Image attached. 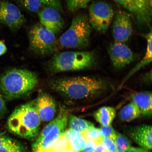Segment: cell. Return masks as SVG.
<instances>
[{
	"label": "cell",
	"instance_id": "1",
	"mask_svg": "<svg viewBox=\"0 0 152 152\" xmlns=\"http://www.w3.org/2000/svg\"><path fill=\"white\" fill-rule=\"evenodd\" d=\"M49 84L53 91L75 100L92 97L104 92L107 87L104 80L88 77L57 79Z\"/></svg>",
	"mask_w": 152,
	"mask_h": 152
},
{
	"label": "cell",
	"instance_id": "2",
	"mask_svg": "<svg viewBox=\"0 0 152 152\" xmlns=\"http://www.w3.org/2000/svg\"><path fill=\"white\" fill-rule=\"evenodd\" d=\"M38 83L34 72L14 68L7 70L0 76V93L5 100L22 97L30 94Z\"/></svg>",
	"mask_w": 152,
	"mask_h": 152
},
{
	"label": "cell",
	"instance_id": "3",
	"mask_svg": "<svg viewBox=\"0 0 152 152\" xmlns=\"http://www.w3.org/2000/svg\"><path fill=\"white\" fill-rule=\"evenodd\" d=\"M41 121L34 100L17 107L7 120V126L13 134L31 139L37 135Z\"/></svg>",
	"mask_w": 152,
	"mask_h": 152
},
{
	"label": "cell",
	"instance_id": "4",
	"mask_svg": "<svg viewBox=\"0 0 152 152\" xmlns=\"http://www.w3.org/2000/svg\"><path fill=\"white\" fill-rule=\"evenodd\" d=\"M96 62L93 53L88 52H66L55 56L48 64V68L54 73L77 71L92 66Z\"/></svg>",
	"mask_w": 152,
	"mask_h": 152
},
{
	"label": "cell",
	"instance_id": "5",
	"mask_svg": "<svg viewBox=\"0 0 152 152\" xmlns=\"http://www.w3.org/2000/svg\"><path fill=\"white\" fill-rule=\"evenodd\" d=\"M91 32L92 27L87 17L77 15L74 17L69 28L61 36L58 44L64 48H83L89 44Z\"/></svg>",
	"mask_w": 152,
	"mask_h": 152
},
{
	"label": "cell",
	"instance_id": "6",
	"mask_svg": "<svg viewBox=\"0 0 152 152\" xmlns=\"http://www.w3.org/2000/svg\"><path fill=\"white\" fill-rule=\"evenodd\" d=\"M68 119V113L61 107L57 116L49 123L39 134L32 146L33 152H45L50 148L63 133L65 132Z\"/></svg>",
	"mask_w": 152,
	"mask_h": 152
},
{
	"label": "cell",
	"instance_id": "7",
	"mask_svg": "<svg viewBox=\"0 0 152 152\" xmlns=\"http://www.w3.org/2000/svg\"><path fill=\"white\" fill-rule=\"evenodd\" d=\"M28 35L30 48L36 54L45 56L54 53L58 48L55 34L40 23L32 26Z\"/></svg>",
	"mask_w": 152,
	"mask_h": 152
},
{
	"label": "cell",
	"instance_id": "8",
	"mask_svg": "<svg viewBox=\"0 0 152 152\" xmlns=\"http://www.w3.org/2000/svg\"><path fill=\"white\" fill-rule=\"evenodd\" d=\"M88 12V21L91 27L100 33H105L113 18L111 6L103 1H95L89 7Z\"/></svg>",
	"mask_w": 152,
	"mask_h": 152
},
{
	"label": "cell",
	"instance_id": "9",
	"mask_svg": "<svg viewBox=\"0 0 152 152\" xmlns=\"http://www.w3.org/2000/svg\"><path fill=\"white\" fill-rule=\"evenodd\" d=\"M25 22V18L16 5L5 0L0 2V23L15 31Z\"/></svg>",
	"mask_w": 152,
	"mask_h": 152
},
{
	"label": "cell",
	"instance_id": "10",
	"mask_svg": "<svg viewBox=\"0 0 152 152\" xmlns=\"http://www.w3.org/2000/svg\"><path fill=\"white\" fill-rule=\"evenodd\" d=\"M132 21L129 15L124 11H118L114 18L113 27L115 42H126L132 35Z\"/></svg>",
	"mask_w": 152,
	"mask_h": 152
},
{
	"label": "cell",
	"instance_id": "11",
	"mask_svg": "<svg viewBox=\"0 0 152 152\" xmlns=\"http://www.w3.org/2000/svg\"><path fill=\"white\" fill-rule=\"evenodd\" d=\"M108 51L114 66L117 69H122L134 60V55L132 50L124 43L112 44Z\"/></svg>",
	"mask_w": 152,
	"mask_h": 152
},
{
	"label": "cell",
	"instance_id": "12",
	"mask_svg": "<svg viewBox=\"0 0 152 152\" xmlns=\"http://www.w3.org/2000/svg\"><path fill=\"white\" fill-rule=\"evenodd\" d=\"M40 24L56 35L61 31L64 21L60 12L53 7H47L39 12Z\"/></svg>",
	"mask_w": 152,
	"mask_h": 152
},
{
	"label": "cell",
	"instance_id": "13",
	"mask_svg": "<svg viewBox=\"0 0 152 152\" xmlns=\"http://www.w3.org/2000/svg\"><path fill=\"white\" fill-rule=\"evenodd\" d=\"M36 108L41 120L47 122L54 118L56 104L50 95L45 93L40 94L36 100Z\"/></svg>",
	"mask_w": 152,
	"mask_h": 152
},
{
	"label": "cell",
	"instance_id": "14",
	"mask_svg": "<svg viewBox=\"0 0 152 152\" xmlns=\"http://www.w3.org/2000/svg\"><path fill=\"white\" fill-rule=\"evenodd\" d=\"M130 137L141 148L148 150L152 149V127L142 125L133 127L128 132Z\"/></svg>",
	"mask_w": 152,
	"mask_h": 152
},
{
	"label": "cell",
	"instance_id": "15",
	"mask_svg": "<svg viewBox=\"0 0 152 152\" xmlns=\"http://www.w3.org/2000/svg\"><path fill=\"white\" fill-rule=\"evenodd\" d=\"M132 102L139 109L144 115H152V94L149 92L134 93L131 96Z\"/></svg>",
	"mask_w": 152,
	"mask_h": 152
},
{
	"label": "cell",
	"instance_id": "16",
	"mask_svg": "<svg viewBox=\"0 0 152 152\" xmlns=\"http://www.w3.org/2000/svg\"><path fill=\"white\" fill-rule=\"evenodd\" d=\"M152 31L151 30L149 33L146 35L145 37L147 41V50L144 58L139 63L137 64L133 68L132 70L129 72V73L125 77L124 80L123 81H126L134 74L136 73L140 69L144 66L148 65L152 61Z\"/></svg>",
	"mask_w": 152,
	"mask_h": 152
},
{
	"label": "cell",
	"instance_id": "17",
	"mask_svg": "<svg viewBox=\"0 0 152 152\" xmlns=\"http://www.w3.org/2000/svg\"><path fill=\"white\" fill-rule=\"evenodd\" d=\"M116 113L115 108L110 106H104L99 108L93 115L94 118L102 126H110Z\"/></svg>",
	"mask_w": 152,
	"mask_h": 152
},
{
	"label": "cell",
	"instance_id": "18",
	"mask_svg": "<svg viewBox=\"0 0 152 152\" xmlns=\"http://www.w3.org/2000/svg\"><path fill=\"white\" fill-rule=\"evenodd\" d=\"M0 152H26L22 144L6 134H0Z\"/></svg>",
	"mask_w": 152,
	"mask_h": 152
},
{
	"label": "cell",
	"instance_id": "19",
	"mask_svg": "<svg viewBox=\"0 0 152 152\" xmlns=\"http://www.w3.org/2000/svg\"><path fill=\"white\" fill-rule=\"evenodd\" d=\"M64 133L72 149L79 152L83 151L86 141L80 133L69 129L66 130Z\"/></svg>",
	"mask_w": 152,
	"mask_h": 152
},
{
	"label": "cell",
	"instance_id": "20",
	"mask_svg": "<svg viewBox=\"0 0 152 152\" xmlns=\"http://www.w3.org/2000/svg\"><path fill=\"white\" fill-rule=\"evenodd\" d=\"M118 3L135 16L138 22L140 24L147 22L142 14L138 6L136 0H113Z\"/></svg>",
	"mask_w": 152,
	"mask_h": 152
},
{
	"label": "cell",
	"instance_id": "21",
	"mask_svg": "<svg viewBox=\"0 0 152 152\" xmlns=\"http://www.w3.org/2000/svg\"><path fill=\"white\" fill-rule=\"evenodd\" d=\"M141 114L137 106L132 102L121 109L119 113V117L121 121H130L137 118Z\"/></svg>",
	"mask_w": 152,
	"mask_h": 152
},
{
	"label": "cell",
	"instance_id": "22",
	"mask_svg": "<svg viewBox=\"0 0 152 152\" xmlns=\"http://www.w3.org/2000/svg\"><path fill=\"white\" fill-rule=\"evenodd\" d=\"M69 129L82 134L88 129L94 127V124L75 115H70L69 119Z\"/></svg>",
	"mask_w": 152,
	"mask_h": 152
},
{
	"label": "cell",
	"instance_id": "23",
	"mask_svg": "<svg viewBox=\"0 0 152 152\" xmlns=\"http://www.w3.org/2000/svg\"><path fill=\"white\" fill-rule=\"evenodd\" d=\"M72 149L69 140L64 132L60 135L52 147L45 152H69Z\"/></svg>",
	"mask_w": 152,
	"mask_h": 152
},
{
	"label": "cell",
	"instance_id": "24",
	"mask_svg": "<svg viewBox=\"0 0 152 152\" xmlns=\"http://www.w3.org/2000/svg\"><path fill=\"white\" fill-rule=\"evenodd\" d=\"M114 141L118 152H127L131 148L130 140L124 135L117 132Z\"/></svg>",
	"mask_w": 152,
	"mask_h": 152
},
{
	"label": "cell",
	"instance_id": "25",
	"mask_svg": "<svg viewBox=\"0 0 152 152\" xmlns=\"http://www.w3.org/2000/svg\"><path fill=\"white\" fill-rule=\"evenodd\" d=\"M22 8L30 12H36L39 10L42 3L39 0H14Z\"/></svg>",
	"mask_w": 152,
	"mask_h": 152
},
{
	"label": "cell",
	"instance_id": "26",
	"mask_svg": "<svg viewBox=\"0 0 152 152\" xmlns=\"http://www.w3.org/2000/svg\"><path fill=\"white\" fill-rule=\"evenodd\" d=\"M91 1L92 0H66V6L70 12H75L85 8Z\"/></svg>",
	"mask_w": 152,
	"mask_h": 152
},
{
	"label": "cell",
	"instance_id": "27",
	"mask_svg": "<svg viewBox=\"0 0 152 152\" xmlns=\"http://www.w3.org/2000/svg\"><path fill=\"white\" fill-rule=\"evenodd\" d=\"M138 6L144 18L148 22L151 14L152 5L148 0H136Z\"/></svg>",
	"mask_w": 152,
	"mask_h": 152
},
{
	"label": "cell",
	"instance_id": "28",
	"mask_svg": "<svg viewBox=\"0 0 152 152\" xmlns=\"http://www.w3.org/2000/svg\"><path fill=\"white\" fill-rule=\"evenodd\" d=\"M81 134L86 142L92 141L97 142L102 139L99 134L98 129L95 128V127L88 129Z\"/></svg>",
	"mask_w": 152,
	"mask_h": 152
},
{
	"label": "cell",
	"instance_id": "29",
	"mask_svg": "<svg viewBox=\"0 0 152 152\" xmlns=\"http://www.w3.org/2000/svg\"><path fill=\"white\" fill-rule=\"evenodd\" d=\"M98 130L99 135L102 139L109 138L115 140L117 132L111 126H103L98 129Z\"/></svg>",
	"mask_w": 152,
	"mask_h": 152
},
{
	"label": "cell",
	"instance_id": "30",
	"mask_svg": "<svg viewBox=\"0 0 152 152\" xmlns=\"http://www.w3.org/2000/svg\"><path fill=\"white\" fill-rule=\"evenodd\" d=\"M43 5L53 7L60 12H63L61 0H39Z\"/></svg>",
	"mask_w": 152,
	"mask_h": 152
},
{
	"label": "cell",
	"instance_id": "31",
	"mask_svg": "<svg viewBox=\"0 0 152 152\" xmlns=\"http://www.w3.org/2000/svg\"><path fill=\"white\" fill-rule=\"evenodd\" d=\"M101 142L108 152H118L113 140L109 138H102Z\"/></svg>",
	"mask_w": 152,
	"mask_h": 152
},
{
	"label": "cell",
	"instance_id": "32",
	"mask_svg": "<svg viewBox=\"0 0 152 152\" xmlns=\"http://www.w3.org/2000/svg\"><path fill=\"white\" fill-rule=\"evenodd\" d=\"M7 112V108L6 105L5 100L0 93V119L4 116Z\"/></svg>",
	"mask_w": 152,
	"mask_h": 152
},
{
	"label": "cell",
	"instance_id": "33",
	"mask_svg": "<svg viewBox=\"0 0 152 152\" xmlns=\"http://www.w3.org/2000/svg\"><path fill=\"white\" fill-rule=\"evenodd\" d=\"M96 142L90 141L86 142L83 151L84 152L94 151Z\"/></svg>",
	"mask_w": 152,
	"mask_h": 152
},
{
	"label": "cell",
	"instance_id": "34",
	"mask_svg": "<svg viewBox=\"0 0 152 152\" xmlns=\"http://www.w3.org/2000/svg\"><path fill=\"white\" fill-rule=\"evenodd\" d=\"M94 151V152H108L101 142V140L96 142Z\"/></svg>",
	"mask_w": 152,
	"mask_h": 152
},
{
	"label": "cell",
	"instance_id": "35",
	"mask_svg": "<svg viewBox=\"0 0 152 152\" xmlns=\"http://www.w3.org/2000/svg\"><path fill=\"white\" fill-rule=\"evenodd\" d=\"M127 152H151L149 150L142 148L131 147Z\"/></svg>",
	"mask_w": 152,
	"mask_h": 152
},
{
	"label": "cell",
	"instance_id": "36",
	"mask_svg": "<svg viewBox=\"0 0 152 152\" xmlns=\"http://www.w3.org/2000/svg\"><path fill=\"white\" fill-rule=\"evenodd\" d=\"M7 49L5 44L0 41V56H3L7 52Z\"/></svg>",
	"mask_w": 152,
	"mask_h": 152
},
{
	"label": "cell",
	"instance_id": "37",
	"mask_svg": "<svg viewBox=\"0 0 152 152\" xmlns=\"http://www.w3.org/2000/svg\"><path fill=\"white\" fill-rule=\"evenodd\" d=\"M148 1H149V3L152 5V0H148Z\"/></svg>",
	"mask_w": 152,
	"mask_h": 152
},
{
	"label": "cell",
	"instance_id": "38",
	"mask_svg": "<svg viewBox=\"0 0 152 152\" xmlns=\"http://www.w3.org/2000/svg\"><path fill=\"white\" fill-rule=\"evenodd\" d=\"M94 152V151H87V152Z\"/></svg>",
	"mask_w": 152,
	"mask_h": 152
},
{
	"label": "cell",
	"instance_id": "39",
	"mask_svg": "<svg viewBox=\"0 0 152 152\" xmlns=\"http://www.w3.org/2000/svg\"></svg>",
	"mask_w": 152,
	"mask_h": 152
}]
</instances>
